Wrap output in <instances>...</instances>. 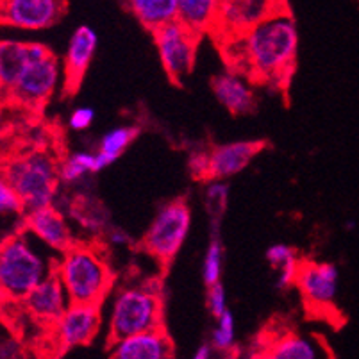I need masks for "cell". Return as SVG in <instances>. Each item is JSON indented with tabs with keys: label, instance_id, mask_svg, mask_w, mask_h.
I'll return each instance as SVG.
<instances>
[{
	"label": "cell",
	"instance_id": "14",
	"mask_svg": "<svg viewBox=\"0 0 359 359\" xmlns=\"http://www.w3.org/2000/svg\"><path fill=\"white\" fill-rule=\"evenodd\" d=\"M97 48H99V34L95 29L86 24L77 25L68 40L63 57V84L67 93H75L79 90L91 61L95 57Z\"/></svg>",
	"mask_w": 359,
	"mask_h": 359
},
{
	"label": "cell",
	"instance_id": "36",
	"mask_svg": "<svg viewBox=\"0 0 359 359\" xmlns=\"http://www.w3.org/2000/svg\"><path fill=\"white\" fill-rule=\"evenodd\" d=\"M4 293H2V290H0V304H2V302H4Z\"/></svg>",
	"mask_w": 359,
	"mask_h": 359
},
{
	"label": "cell",
	"instance_id": "20",
	"mask_svg": "<svg viewBox=\"0 0 359 359\" xmlns=\"http://www.w3.org/2000/svg\"><path fill=\"white\" fill-rule=\"evenodd\" d=\"M218 11L220 0H177V22L198 38L213 34Z\"/></svg>",
	"mask_w": 359,
	"mask_h": 359
},
{
	"label": "cell",
	"instance_id": "3",
	"mask_svg": "<svg viewBox=\"0 0 359 359\" xmlns=\"http://www.w3.org/2000/svg\"><path fill=\"white\" fill-rule=\"evenodd\" d=\"M55 259L25 231L0 241V290L4 299L22 302L54 273Z\"/></svg>",
	"mask_w": 359,
	"mask_h": 359
},
{
	"label": "cell",
	"instance_id": "33",
	"mask_svg": "<svg viewBox=\"0 0 359 359\" xmlns=\"http://www.w3.org/2000/svg\"><path fill=\"white\" fill-rule=\"evenodd\" d=\"M22 345L15 338H0V359H22Z\"/></svg>",
	"mask_w": 359,
	"mask_h": 359
},
{
	"label": "cell",
	"instance_id": "32",
	"mask_svg": "<svg viewBox=\"0 0 359 359\" xmlns=\"http://www.w3.org/2000/svg\"><path fill=\"white\" fill-rule=\"evenodd\" d=\"M95 120V109L90 106H81L75 107L70 113V118H68V127L72 130H86L90 129L91 123Z\"/></svg>",
	"mask_w": 359,
	"mask_h": 359
},
{
	"label": "cell",
	"instance_id": "26",
	"mask_svg": "<svg viewBox=\"0 0 359 359\" xmlns=\"http://www.w3.org/2000/svg\"><path fill=\"white\" fill-rule=\"evenodd\" d=\"M229 201V184L227 181H208L204 190L205 210L211 218L213 227H220V220Z\"/></svg>",
	"mask_w": 359,
	"mask_h": 359
},
{
	"label": "cell",
	"instance_id": "35",
	"mask_svg": "<svg viewBox=\"0 0 359 359\" xmlns=\"http://www.w3.org/2000/svg\"><path fill=\"white\" fill-rule=\"evenodd\" d=\"M215 348L211 347V344H202L195 348L191 359H213Z\"/></svg>",
	"mask_w": 359,
	"mask_h": 359
},
{
	"label": "cell",
	"instance_id": "29",
	"mask_svg": "<svg viewBox=\"0 0 359 359\" xmlns=\"http://www.w3.org/2000/svg\"><path fill=\"white\" fill-rule=\"evenodd\" d=\"M264 257H266L269 264L276 270V272L280 269H285L286 264L299 261V256H297L295 249L286 243L270 245L269 249H266V252H264Z\"/></svg>",
	"mask_w": 359,
	"mask_h": 359
},
{
	"label": "cell",
	"instance_id": "12",
	"mask_svg": "<svg viewBox=\"0 0 359 359\" xmlns=\"http://www.w3.org/2000/svg\"><path fill=\"white\" fill-rule=\"evenodd\" d=\"M24 229L45 249L57 256L77 243L70 222L55 205L24 213Z\"/></svg>",
	"mask_w": 359,
	"mask_h": 359
},
{
	"label": "cell",
	"instance_id": "28",
	"mask_svg": "<svg viewBox=\"0 0 359 359\" xmlns=\"http://www.w3.org/2000/svg\"><path fill=\"white\" fill-rule=\"evenodd\" d=\"M24 213L20 198L16 197L15 190L0 170V217H18Z\"/></svg>",
	"mask_w": 359,
	"mask_h": 359
},
{
	"label": "cell",
	"instance_id": "10",
	"mask_svg": "<svg viewBox=\"0 0 359 359\" xmlns=\"http://www.w3.org/2000/svg\"><path fill=\"white\" fill-rule=\"evenodd\" d=\"M65 0H4L0 2V24L25 31L54 27L67 13Z\"/></svg>",
	"mask_w": 359,
	"mask_h": 359
},
{
	"label": "cell",
	"instance_id": "6",
	"mask_svg": "<svg viewBox=\"0 0 359 359\" xmlns=\"http://www.w3.org/2000/svg\"><path fill=\"white\" fill-rule=\"evenodd\" d=\"M63 81V65L43 43L31 41V61L22 72L9 99L25 107H41L50 100Z\"/></svg>",
	"mask_w": 359,
	"mask_h": 359
},
{
	"label": "cell",
	"instance_id": "16",
	"mask_svg": "<svg viewBox=\"0 0 359 359\" xmlns=\"http://www.w3.org/2000/svg\"><path fill=\"white\" fill-rule=\"evenodd\" d=\"M22 306L34 320L45 325H54L65 315L70 300L57 276L50 273L22 300Z\"/></svg>",
	"mask_w": 359,
	"mask_h": 359
},
{
	"label": "cell",
	"instance_id": "5",
	"mask_svg": "<svg viewBox=\"0 0 359 359\" xmlns=\"http://www.w3.org/2000/svg\"><path fill=\"white\" fill-rule=\"evenodd\" d=\"M2 174L20 198L24 211L54 205L60 191V163L43 150H32L9 158L0 165Z\"/></svg>",
	"mask_w": 359,
	"mask_h": 359
},
{
	"label": "cell",
	"instance_id": "22",
	"mask_svg": "<svg viewBox=\"0 0 359 359\" xmlns=\"http://www.w3.org/2000/svg\"><path fill=\"white\" fill-rule=\"evenodd\" d=\"M123 6L152 34L177 22V0H129Z\"/></svg>",
	"mask_w": 359,
	"mask_h": 359
},
{
	"label": "cell",
	"instance_id": "11",
	"mask_svg": "<svg viewBox=\"0 0 359 359\" xmlns=\"http://www.w3.org/2000/svg\"><path fill=\"white\" fill-rule=\"evenodd\" d=\"M102 325L100 306L70 304L54 325V339L60 352L91 344Z\"/></svg>",
	"mask_w": 359,
	"mask_h": 359
},
{
	"label": "cell",
	"instance_id": "13",
	"mask_svg": "<svg viewBox=\"0 0 359 359\" xmlns=\"http://www.w3.org/2000/svg\"><path fill=\"white\" fill-rule=\"evenodd\" d=\"M295 286L311 308H327L338 295V266L327 261H300Z\"/></svg>",
	"mask_w": 359,
	"mask_h": 359
},
{
	"label": "cell",
	"instance_id": "9",
	"mask_svg": "<svg viewBox=\"0 0 359 359\" xmlns=\"http://www.w3.org/2000/svg\"><path fill=\"white\" fill-rule=\"evenodd\" d=\"M283 6L285 2H273V0H220L218 22L213 34L224 43L240 38L266 20Z\"/></svg>",
	"mask_w": 359,
	"mask_h": 359
},
{
	"label": "cell",
	"instance_id": "1",
	"mask_svg": "<svg viewBox=\"0 0 359 359\" xmlns=\"http://www.w3.org/2000/svg\"><path fill=\"white\" fill-rule=\"evenodd\" d=\"M299 41L297 22L285 4L247 34L225 41V57L249 81L280 88L292 79Z\"/></svg>",
	"mask_w": 359,
	"mask_h": 359
},
{
	"label": "cell",
	"instance_id": "31",
	"mask_svg": "<svg viewBox=\"0 0 359 359\" xmlns=\"http://www.w3.org/2000/svg\"><path fill=\"white\" fill-rule=\"evenodd\" d=\"M191 177L197 181H210V150H195L188 159Z\"/></svg>",
	"mask_w": 359,
	"mask_h": 359
},
{
	"label": "cell",
	"instance_id": "27",
	"mask_svg": "<svg viewBox=\"0 0 359 359\" xmlns=\"http://www.w3.org/2000/svg\"><path fill=\"white\" fill-rule=\"evenodd\" d=\"M211 347L215 351H229L236 344V324H234L233 313L227 311L217 318L213 332H211Z\"/></svg>",
	"mask_w": 359,
	"mask_h": 359
},
{
	"label": "cell",
	"instance_id": "17",
	"mask_svg": "<svg viewBox=\"0 0 359 359\" xmlns=\"http://www.w3.org/2000/svg\"><path fill=\"white\" fill-rule=\"evenodd\" d=\"M109 359H174V344L165 329L111 341Z\"/></svg>",
	"mask_w": 359,
	"mask_h": 359
},
{
	"label": "cell",
	"instance_id": "18",
	"mask_svg": "<svg viewBox=\"0 0 359 359\" xmlns=\"http://www.w3.org/2000/svg\"><path fill=\"white\" fill-rule=\"evenodd\" d=\"M211 90L231 115H249L256 109V93L249 79L236 72H222L211 79Z\"/></svg>",
	"mask_w": 359,
	"mask_h": 359
},
{
	"label": "cell",
	"instance_id": "34",
	"mask_svg": "<svg viewBox=\"0 0 359 359\" xmlns=\"http://www.w3.org/2000/svg\"><path fill=\"white\" fill-rule=\"evenodd\" d=\"M129 240H130L129 234L122 229H111L109 233H107V241H109L111 245H116V247L127 245L129 243Z\"/></svg>",
	"mask_w": 359,
	"mask_h": 359
},
{
	"label": "cell",
	"instance_id": "2",
	"mask_svg": "<svg viewBox=\"0 0 359 359\" xmlns=\"http://www.w3.org/2000/svg\"><path fill=\"white\" fill-rule=\"evenodd\" d=\"M54 273L70 304L100 306L115 285V273L106 254L91 243H75L57 256Z\"/></svg>",
	"mask_w": 359,
	"mask_h": 359
},
{
	"label": "cell",
	"instance_id": "30",
	"mask_svg": "<svg viewBox=\"0 0 359 359\" xmlns=\"http://www.w3.org/2000/svg\"><path fill=\"white\" fill-rule=\"evenodd\" d=\"M205 304H208V309H210L215 318H220L224 313L229 311V308H227V292H225L224 283H218V285L208 288Z\"/></svg>",
	"mask_w": 359,
	"mask_h": 359
},
{
	"label": "cell",
	"instance_id": "19",
	"mask_svg": "<svg viewBox=\"0 0 359 359\" xmlns=\"http://www.w3.org/2000/svg\"><path fill=\"white\" fill-rule=\"evenodd\" d=\"M263 359H331V352L324 339L288 332L273 339L264 351Z\"/></svg>",
	"mask_w": 359,
	"mask_h": 359
},
{
	"label": "cell",
	"instance_id": "4",
	"mask_svg": "<svg viewBox=\"0 0 359 359\" xmlns=\"http://www.w3.org/2000/svg\"><path fill=\"white\" fill-rule=\"evenodd\" d=\"M163 329V290L158 280L122 285L109 300L107 331L111 341Z\"/></svg>",
	"mask_w": 359,
	"mask_h": 359
},
{
	"label": "cell",
	"instance_id": "25",
	"mask_svg": "<svg viewBox=\"0 0 359 359\" xmlns=\"http://www.w3.org/2000/svg\"><path fill=\"white\" fill-rule=\"evenodd\" d=\"M91 174H97V166L95 152H90V150L72 152L67 159L60 163V179L65 184H75Z\"/></svg>",
	"mask_w": 359,
	"mask_h": 359
},
{
	"label": "cell",
	"instance_id": "8",
	"mask_svg": "<svg viewBox=\"0 0 359 359\" xmlns=\"http://www.w3.org/2000/svg\"><path fill=\"white\" fill-rule=\"evenodd\" d=\"M198 38L179 22L165 25L154 32V43L158 48L159 61L174 83H181L186 75H190L197 61Z\"/></svg>",
	"mask_w": 359,
	"mask_h": 359
},
{
	"label": "cell",
	"instance_id": "21",
	"mask_svg": "<svg viewBox=\"0 0 359 359\" xmlns=\"http://www.w3.org/2000/svg\"><path fill=\"white\" fill-rule=\"evenodd\" d=\"M31 61V41L0 40V93L9 95Z\"/></svg>",
	"mask_w": 359,
	"mask_h": 359
},
{
	"label": "cell",
	"instance_id": "15",
	"mask_svg": "<svg viewBox=\"0 0 359 359\" xmlns=\"http://www.w3.org/2000/svg\"><path fill=\"white\" fill-rule=\"evenodd\" d=\"M266 143L261 140H240L210 149V181H227L241 174L256 159Z\"/></svg>",
	"mask_w": 359,
	"mask_h": 359
},
{
	"label": "cell",
	"instance_id": "23",
	"mask_svg": "<svg viewBox=\"0 0 359 359\" xmlns=\"http://www.w3.org/2000/svg\"><path fill=\"white\" fill-rule=\"evenodd\" d=\"M136 136H138V129L133 126H118L115 129L107 130L106 135L100 138L99 149L95 150L97 174L115 161H118L120 156L129 149Z\"/></svg>",
	"mask_w": 359,
	"mask_h": 359
},
{
	"label": "cell",
	"instance_id": "7",
	"mask_svg": "<svg viewBox=\"0 0 359 359\" xmlns=\"http://www.w3.org/2000/svg\"><path fill=\"white\" fill-rule=\"evenodd\" d=\"M190 229V205L184 198H175L163 204L154 215L142 238V247L161 264H168L181 252Z\"/></svg>",
	"mask_w": 359,
	"mask_h": 359
},
{
	"label": "cell",
	"instance_id": "24",
	"mask_svg": "<svg viewBox=\"0 0 359 359\" xmlns=\"http://www.w3.org/2000/svg\"><path fill=\"white\" fill-rule=\"evenodd\" d=\"M222 273H224V243L220 238V227H213L210 243H208L204 259H202L204 285L210 288V286L222 283Z\"/></svg>",
	"mask_w": 359,
	"mask_h": 359
}]
</instances>
